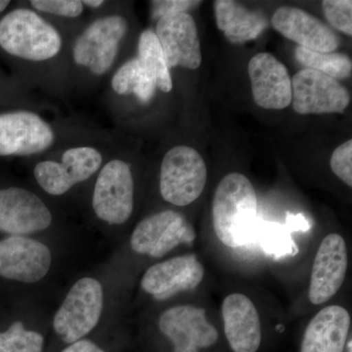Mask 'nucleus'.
Listing matches in <instances>:
<instances>
[{"instance_id":"1","label":"nucleus","mask_w":352,"mask_h":352,"mask_svg":"<svg viewBox=\"0 0 352 352\" xmlns=\"http://www.w3.org/2000/svg\"><path fill=\"white\" fill-rule=\"evenodd\" d=\"M258 197L249 178L230 173L222 178L212 201L215 235L226 247H243L256 232Z\"/></svg>"},{"instance_id":"2","label":"nucleus","mask_w":352,"mask_h":352,"mask_svg":"<svg viewBox=\"0 0 352 352\" xmlns=\"http://www.w3.org/2000/svg\"><path fill=\"white\" fill-rule=\"evenodd\" d=\"M0 47L14 57L45 61L59 53L62 38L38 13L19 8L0 20Z\"/></svg>"},{"instance_id":"3","label":"nucleus","mask_w":352,"mask_h":352,"mask_svg":"<svg viewBox=\"0 0 352 352\" xmlns=\"http://www.w3.org/2000/svg\"><path fill=\"white\" fill-rule=\"evenodd\" d=\"M104 307L102 284L97 279L85 277L69 289L63 303L53 319V328L67 344L91 332L100 321Z\"/></svg>"},{"instance_id":"4","label":"nucleus","mask_w":352,"mask_h":352,"mask_svg":"<svg viewBox=\"0 0 352 352\" xmlns=\"http://www.w3.org/2000/svg\"><path fill=\"white\" fill-rule=\"evenodd\" d=\"M207 178V166L200 153L188 146H176L164 155L160 191L164 201L185 207L201 195Z\"/></svg>"},{"instance_id":"5","label":"nucleus","mask_w":352,"mask_h":352,"mask_svg":"<svg viewBox=\"0 0 352 352\" xmlns=\"http://www.w3.org/2000/svg\"><path fill=\"white\" fill-rule=\"evenodd\" d=\"M92 207L102 221L120 226L131 219L134 207V182L131 166L112 160L102 168L95 183Z\"/></svg>"},{"instance_id":"6","label":"nucleus","mask_w":352,"mask_h":352,"mask_svg":"<svg viewBox=\"0 0 352 352\" xmlns=\"http://www.w3.org/2000/svg\"><path fill=\"white\" fill-rule=\"evenodd\" d=\"M193 226L179 212L164 210L146 217L132 232L131 249L153 258H161L182 244L195 240Z\"/></svg>"},{"instance_id":"7","label":"nucleus","mask_w":352,"mask_h":352,"mask_svg":"<svg viewBox=\"0 0 352 352\" xmlns=\"http://www.w3.org/2000/svg\"><path fill=\"white\" fill-rule=\"evenodd\" d=\"M127 21L119 15L94 21L76 39L74 60L94 75H104L115 62L120 41L126 36Z\"/></svg>"},{"instance_id":"8","label":"nucleus","mask_w":352,"mask_h":352,"mask_svg":"<svg viewBox=\"0 0 352 352\" xmlns=\"http://www.w3.org/2000/svg\"><path fill=\"white\" fill-rule=\"evenodd\" d=\"M61 161L41 162L34 170L39 186L52 196L64 195L78 183L91 177L100 168L103 157L95 148L80 146L65 151Z\"/></svg>"},{"instance_id":"9","label":"nucleus","mask_w":352,"mask_h":352,"mask_svg":"<svg viewBox=\"0 0 352 352\" xmlns=\"http://www.w3.org/2000/svg\"><path fill=\"white\" fill-rule=\"evenodd\" d=\"M294 110L300 115L342 113L351 102L346 88L314 69H302L292 80Z\"/></svg>"},{"instance_id":"10","label":"nucleus","mask_w":352,"mask_h":352,"mask_svg":"<svg viewBox=\"0 0 352 352\" xmlns=\"http://www.w3.org/2000/svg\"><path fill=\"white\" fill-rule=\"evenodd\" d=\"M52 254L43 242L25 236H9L0 240V277L34 284L50 272Z\"/></svg>"},{"instance_id":"11","label":"nucleus","mask_w":352,"mask_h":352,"mask_svg":"<svg viewBox=\"0 0 352 352\" xmlns=\"http://www.w3.org/2000/svg\"><path fill=\"white\" fill-rule=\"evenodd\" d=\"M54 139L50 124L36 113H0V157L38 154L50 148Z\"/></svg>"},{"instance_id":"12","label":"nucleus","mask_w":352,"mask_h":352,"mask_svg":"<svg viewBox=\"0 0 352 352\" xmlns=\"http://www.w3.org/2000/svg\"><path fill=\"white\" fill-rule=\"evenodd\" d=\"M159 329L173 342V352H200L201 349L214 346L219 339L206 310L194 305L168 308L160 317Z\"/></svg>"},{"instance_id":"13","label":"nucleus","mask_w":352,"mask_h":352,"mask_svg":"<svg viewBox=\"0 0 352 352\" xmlns=\"http://www.w3.org/2000/svg\"><path fill=\"white\" fill-rule=\"evenodd\" d=\"M52 223L50 208L36 194L19 187L0 189V231L25 236L45 230Z\"/></svg>"},{"instance_id":"14","label":"nucleus","mask_w":352,"mask_h":352,"mask_svg":"<svg viewBox=\"0 0 352 352\" xmlns=\"http://www.w3.org/2000/svg\"><path fill=\"white\" fill-rule=\"evenodd\" d=\"M349 267L346 241L339 234H329L315 256L310 277V302L320 305L330 300L344 284Z\"/></svg>"},{"instance_id":"15","label":"nucleus","mask_w":352,"mask_h":352,"mask_svg":"<svg viewBox=\"0 0 352 352\" xmlns=\"http://www.w3.org/2000/svg\"><path fill=\"white\" fill-rule=\"evenodd\" d=\"M156 36L168 69L182 67L196 69L201 66V53L198 29L187 12L170 14L157 21Z\"/></svg>"},{"instance_id":"16","label":"nucleus","mask_w":352,"mask_h":352,"mask_svg":"<svg viewBox=\"0 0 352 352\" xmlns=\"http://www.w3.org/2000/svg\"><path fill=\"white\" fill-rule=\"evenodd\" d=\"M205 270L195 254L175 256L154 264L143 275L141 288L155 300H166L182 292L196 289Z\"/></svg>"},{"instance_id":"17","label":"nucleus","mask_w":352,"mask_h":352,"mask_svg":"<svg viewBox=\"0 0 352 352\" xmlns=\"http://www.w3.org/2000/svg\"><path fill=\"white\" fill-rule=\"evenodd\" d=\"M254 100L263 109L282 110L292 103V80L288 69L270 53L252 58L248 66Z\"/></svg>"},{"instance_id":"18","label":"nucleus","mask_w":352,"mask_h":352,"mask_svg":"<svg viewBox=\"0 0 352 352\" xmlns=\"http://www.w3.org/2000/svg\"><path fill=\"white\" fill-rule=\"evenodd\" d=\"M271 23L285 38L305 50L329 53L339 48L340 38L337 34L302 9L280 7L272 16Z\"/></svg>"},{"instance_id":"19","label":"nucleus","mask_w":352,"mask_h":352,"mask_svg":"<svg viewBox=\"0 0 352 352\" xmlns=\"http://www.w3.org/2000/svg\"><path fill=\"white\" fill-rule=\"evenodd\" d=\"M224 332L234 352H256L261 346V324L254 302L243 294H231L221 307Z\"/></svg>"},{"instance_id":"20","label":"nucleus","mask_w":352,"mask_h":352,"mask_svg":"<svg viewBox=\"0 0 352 352\" xmlns=\"http://www.w3.org/2000/svg\"><path fill=\"white\" fill-rule=\"evenodd\" d=\"M351 315L340 305H329L318 312L308 324L300 352H344Z\"/></svg>"},{"instance_id":"21","label":"nucleus","mask_w":352,"mask_h":352,"mask_svg":"<svg viewBox=\"0 0 352 352\" xmlns=\"http://www.w3.org/2000/svg\"><path fill=\"white\" fill-rule=\"evenodd\" d=\"M217 27L232 43H243L258 38L267 25L263 14L248 10L231 0L214 2Z\"/></svg>"},{"instance_id":"22","label":"nucleus","mask_w":352,"mask_h":352,"mask_svg":"<svg viewBox=\"0 0 352 352\" xmlns=\"http://www.w3.org/2000/svg\"><path fill=\"white\" fill-rule=\"evenodd\" d=\"M112 87L118 94H134L142 103H148L156 92L157 85L140 60L132 58L113 75Z\"/></svg>"},{"instance_id":"23","label":"nucleus","mask_w":352,"mask_h":352,"mask_svg":"<svg viewBox=\"0 0 352 352\" xmlns=\"http://www.w3.org/2000/svg\"><path fill=\"white\" fill-rule=\"evenodd\" d=\"M138 58L143 67L154 78L157 88L164 92H170L173 89L170 69L166 64V57L156 32L153 30H145L140 34Z\"/></svg>"},{"instance_id":"24","label":"nucleus","mask_w":352,"mask_h":352,"mask_svg":"<svg viewBox=\"0 0 352 352\" xmlns=\"http://www.w3.org/2000/svg\"><path fill=\"white\" fill-rule=\"evenodd\" d=\"M295 55L296 60L305 66V69L320 72L333 80H344L351 75V58L342 53L317 52L298 46Z\"/></svg>"},{"instance_id":"25","label":"nucleus","mask_w":352,"mask_h":352,"mask_svg":"<svg viewBox=\"0 0 352 352\" xmlns=\"http://www.w3.org/2000/svg\"><path fill=\"white\" fill-rule=\"evenodd\" d=\"M43 336L25 328L22 322H14L6 331L0 332V352H43Z\"/></svg>"},{"instance_id":"26","label":"nucleus","mask_w":352,"mask_h":352,"mask_svg":"<svg viewBox=\"0 0 352 352\" xmlns=\"http://www.w3.org/2000/svg\"><path fill=\"white\" fill-rule=\"evenodd\" d=\"M324 13L331 25L339 31L352 34V1L325 0L322 2Z\"/></svg>"},{"instance_id":"27","label":"nucleus","mask_w":352,"mask_h":352,"mask_svg":"<svg viewBox=\"0 0 352 352\" xmlns=\"http://www.w3.org/2000/svg\"><path fill=\"white\" fill-rule=\"evenodd\" d=\"M31 4L41 12L62 17L76 18L83 11L82 1L78 0H32Z\"/></svg>"},{"instance_id":"28","label":"nucleus","mask_w":352,"mask_h":352,"mask_svg":"<svg viewBox=\"0 0 352 352\" xmlns=\"http://www.w3.org/2000/svg\"><path fill=\"white\" fill-rule=\"evenodd\" d=\"M331 168L340 179L352 186V140L346 141L333 151L331 157Z\"/></svg>"},{"instance_id":"29","label":"nucleus","mask_w":352,"mask_h":352,"mask_svg":"<svg viewBox=\"0 0 352 352\" xmlns=\"http://www.w3.org/2000/svg\"><path fill=\"white\" fill-rule=\"evenodd\" d=\"M200 3L189 0H166V1H152V17L161 19L170 14L186 12L188 9Z\"/></svg>"},{"instance_id":"30","label":"nucleus","mask_w":352,"mask_h":352,"mask_svg":"<svg viewBox=\"0 0 352 352\" xmlns=\"http://www.w3.org/2000/svg\"><path fill=\"white\" fill-rule=\"evenodd\" d=\"M61 352H106L91 340H80L69 344Z\"/></svg>"},{"instance_id":"31","label":"nucleus","mask_w":352,"mask_h":352,"mask_svg":"<svg viewBox=\"0 0 352 352\" xmlns=\"http://www.w3.org/2000/svg\"><path fill=\"white\" fill-rule=\"evenodd\" d=\"M288 223L289 226L293 227V228L296 229H307L308 224L307 220H305V217L302 214L298 215H291L289 214L288 217Z\"/></svg>"},{"instance_id":"32","label":"nucleus","mask_w":352,"mask_h":352,"mask_svg":"<svg viewBox=\"0 0 352 352\" xmlns=\"http://www.w3.org/2000/svg\"><path fill=\"white\" fill-rule=\"evenodd\" d=\"M82 4L91 7V8H98V7L103 6L104 1L103 0H85V1H82Z\"/></svg>"},{"instance_id":"33","label":"nucleus","mask_w":352,"mask_h":352,"mask_svg":"<svg viewBox=\"0 0 352 352\" xmlns=\"http://www.w3.org/2000/svg\"><path fill=\"white\" fill-rule=\"evenodd\" d=\"M9 4H10V1H8V0H0V13L3 12L9 6Z\"/></svg>"}]
</instances>
